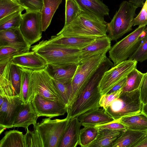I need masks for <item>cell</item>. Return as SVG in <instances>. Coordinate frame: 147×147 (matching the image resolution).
<instances>
[{"mask_svg":"<svg viewBox=\"0 0 147 147\" xmlns=\"http://www.w3.org/2000/svg\"><path fill=\"white\" fill-rule=\"evenodd\" d=\"M113 66V63L107 57L75 101L67 107V116L70 119L100 107L99 102L102 95L99 84L104 73Z\"/></svg>","mask_w":147,"mask_h":147,"instance_id":"1","label":"cell"},{"mask_svg":"<svg viewBox=\"0 0 147 147\" xmlns=\"http://www.w3.org/2000/svg\"><path fill=\"white\" fill-rule=\"evenodd\" d=\"M108 23L81 10L74 20L56 35L61 37L96 38L107 35Z\"/></svg>","mask_w":147,"mask_h":147,"instance_id":"2","label":"cell"},{"mask_svg":"<svg viewBox=\"0 0 147 147\" xmlns=\"http://www.w3.org/2000/svg\"><path fill=\"white\" fill-rule=\"evenodd\" d=\"M32 51L42 57L47 64L59 65L80 63V49L66 47L42 40L32 47Z\"/></svg>","mask_w":147,"mask_h":147,"instance_id":"3","label":"cell"},{"mask_svg":"<svg viewBox=\"0 0 147 147\" xmlns=\"http://www.w3.org/2000/svg\"><path fill=\"white\" fill-rule=\"evenodd\" d=\"M107 57L106 53L93 57L78 64L71 83L68 106L75 101Z\"/></svg>","mask_w":147,"mask_h":147,"instance_id":"4","label":"cell"},{"mask_svg":"<svg viewBox=\"0 0 147 147\" xmlns=\"http://www.w3.org/2000/svg\"><path fill=\"white\" fill-rule=\"evenodd\" d=\"M137 8L129 1H124L121 3L112 20L107 24V36L111 41L117 40L132 30Z\"/></svg>","mask_w":147,"mask_h":147,"instance_id":"5","label":"cell"},{"mask_svg":"<svg viewBox=\"0 0 147 147\" xmlns=\"http://www.w3.org/2000/svg\"><path fill=\"white\" fill-rule=\"evenodd\" d=\"M143 106L138 88L129 92H122L106 111L114 121H119L123 117L142 112Z\"/></svg>","mask_w":147,"mask_h":147,"instance_id":"6","label":"cell"},{"mask_svg":"<svg viewBox=\"0 0 147 147\" xmlns=\"http://www.w3.org/2000/svg\"><path fill=\"white\" fill-rule=\"evenodd\" d=\"M147 35V26H138L134 31L111 47L109 57L113 66L127 60L135 51Z\"/></svg>","mask_w":147,"mask_h":147,"instance_id":"7","label":"cell"},{"mask_svg":"<svg viewBox=\"0 0 147 147\" xmlns=\"http://www.w3.org/2000/svg\"><path fill=\"white\" fill-rule=\"evenodd\" d=\"M70 120L45 118L33 125L37 130L43 147H59L63 135Z\"/></svg>","mask_w":147,"mask_h":147,"instance_id":"8","label":"cell"},{"mask_svg":"<svg viewBox=\"0 0 147 147\" xmlns=\"http://www.w3.org/2000/svg\"><path fill=\"white\" fill-rule=\"evenodd\" d=\"M35 94L50 100L63 102L55 87L53 79L45 68L32 71L29 83L28 102L31 101Z\"/></svg>","mask_w":147,"mask_h":147,"instance_id":"9","label":"cell"},{"mask_svg":"<svg viewBox=\"0 0 147 147\" xmlns=\"http://www.w3.org/2000/svg\"><path fill=\"white\" fill-rule=\"evenodd\" d=\"M137 62L134 60H127L113 66L106 71L98 85L102 95L107 93L132 70L136 68Z\"/></svg>","mask_w":147,"mask_h":147,"instance_id":"10","label":"cell"},{"mask_svg":"<svg viewBox=\"0 0 147 147\" xmlns=\"http://www.w3.org/2000/svg\"><path fill=\"white\" fill-rule=\"evenodd\" d=\"M19 28L30 46L39 41L42 38V32L40 13L26 12L22 14Z\"/></svg>","mask_w":147,"mask_h":147,"instance_id":"11","label":"cell"},{"mask_svg":"<svg viewBox=\"0 0 147 147\" xmlns=\"http://www.w3.org/2000/svg\"><path fill=\"white\" fill-rule=\"evenodd\" d=\"M31 101L39 117L51 118L67 113V107L62 101L50 100L37 94H34Z\"/></svg>","mask_w":147,"mask_h":147,"instance_id":"12","label":"cell"},{"mask_svg":"<svg viewBox=\"0 0 147 147\" xmlns=\"http://www.w3.org/2000/svg\"><path fill=\"white\" fill-rule=\"evenodd\" d=\"M24 102L19 96L4 98L0 106V133L6 128H12L14 121Z\"/></svg>","mask_w":147,"mask_h":147,"instance_id":"13","label":"cell"},{"mask_svg":"<svg viewBox=\"0 0 147 147\" xmlns=\"http://www.w3.org/2000/svg\"><path fill=\"white\" fill-rule=\"evenodd\" d=\"M1 46L13 47L23 53L29 51L31 47L19 27L0 31V47Z\"/></svg>","mask_w":147,"mask_h":147,"instance_id":"14","label":"cell"},{"mask_svg":"<svg viewBox=\"0 0 147 147\" xmlns=\"http://www.w3.org/2000/svg\"><path fill=\"white\" fill-rule=\"evenodd\" d=\"M111 47V41L107 35L96 38L80 49V63L93 57L106 54Z\"/></svg>","mask_w":147,"mask_h":147,"instance_id":"15","label":"cell"},{"mask_svg":"<svg viewBox=\"0 0 147 147\" xmlns=\"http://www.w3.org/2000/svg\"><path fill=\"white\" fill-rule=\"evenodd\" d=\"M11 60L13 63L20 67L32 70L45 68L47 65L42 57L32 51L13 56Z\"/></svg>","mask_w":147,"mask_h":147,"instance_id":"16","label":"cell"},{"mask_svg":"<svg viewBox=\"0 0 147 147\" xmlns=\"http://www.w3.org/2000/svg\"><path fill=\"white\" fill-rule=\"evenodd\" d=\"M78 65L73 63L59 65L47 64L45 68L53 79L65 83L72 82Z\"/></svg>","mask_w":147,"mask_h":147,"instance_id":"17","label":"cell"},{"mask_svg":"<svg viewBox=\"0 0 147 147\" xmlns=\"http://www.w3.org/2000/svg\"><path fill=\"white\" fill-rule=\"evenodd\" d=\"M38 117L31 101L23 102L14 121L12 128L22 127L27 129L30 125H34L37 123Z\"/></svg>","mask_w":147,"mask_h":147,"instance_id":"18","label":"cell"},{"mask_svg":"<svg viewBox=\"0 0 147 147\" xmlns=\"http://www.w3.org/2000/svg\"><path fill=\"white\" fill-rule=\"evenodd\" d=\"M78 117L82 125L84 127L95 126L114 121L104 109L100 108L88 111Z\"/></svg>","mask_w":147,"mask_h":147,"instance_id":"19","label":"cell"},{"mask_svg":"<svg viewBox=\"0 0 147 147\" xmlns=\"http://www.w3.org/2000/svg\"><path fill=\"white\" fill-rule=\"evenodd\" d=\"M81 10L100 19L105 20L109 16V9L100 0H74Z\"/></svg>","mask_w":147,"mask_h":147,"instance_id":"20","label":"cell"},{"mask_svg":"<svg viewBox=\"0 0 147 147\" xmlns=\"http://www.w3.org/2000/svg\"><path fill=\"white\" fill-rule=\"evenodd\" d=\"M82 125L78 117L70 119L62 137L59 147H76L79 145Z\"/></svg>","mask_w":147,"mask_h":147,"instance_id":"21","label":"cell"},{"mask_svg":"<svg viewBox=\"0 0 147 147\" xmlns=\"http://www.w3.org/2000/svg\"><path fill=\"white\" fill-rule=\"evenodd\" d=\"M96 38L75 37H61L53 36L48 40L51 43L66 47L81 49L85 47Z\"/></svg>","mask_w":147,"mask_h":147,"instance_id":"22","label":"cell"},{"mask_svg":"<svg viewBox=\"0 0 147 147\" xmlns=\"http://www.w3.org/2000/svg\"><path fill=\"white\" fill-rule=\"evenodd\" d=\"M147 131L127 129L113 144L112 147H133L146 135Z\"/></svg>","mask_w":147,"mask_h":147,"instance_id":"23","label":"cell"},{"mask_svg":"<svg viewBox=\"0 0 147 147\" xmlns=\"http://www.w3.org/2000/svg\"><path fill=\"white\" fill-rule=\"evenodd\" d=\"M123 132L99 129L96 138L88 147H112L113 144Z\"/></svg>","mask_w":147,"mask_h":147,"instance_id":"24","label":"cell"},{"mask_svg":"<svg viewBox=\"0 0 147 147\" xmlns=\"http://www.w3.org/2000/svg\"><path fill=\"white\" fill-rule=\"evenodd\" d=\"M119 121L126 129L139 131H147V116L142 112L137 114L123 117Z\"/></svg>","mask_w":147,"mask_h":147,"instance_id":"25","label":"cell"},{"mask_svg":"<svg viewBox=\"0 0 147 147\" xmlns=\"http://www.w3.org/2000/svg\"><path fill=\"white\" fill-rule=\"evenodd\" d=\"M63 0H43V5L40 12L42 31H46L55 11Z\"/></svg>","mask_w":147,"mask_h":147,"instance_id":"26","label":"cell"},{"mask_svg":"<svg viewBox=\"0 0 147 147\" xmlns=\"http://www.w3.org/2000/svg\"><path fill=\"white\" fill-rule=\"evenodd\" d=\"M12 59L0 72V96L11 98L15 96L14 90L10 77V70Z\"/></svg>","mask_w":147,"mask_h":147,"instance_id":"27","label":"cell"},{"mask_svg":"<svg viewBox=\"0 0 147 147\" xmlns=\"http://www.w3.org/2000/svg\"><path fill=\"white\" fill-rule=\"evenodd\" d=\"M0 147H25L24 135L17 130L5 131L0 141Z\"/></svg>","mask_w":147,"mask_h":147,"instance_id":"28","label":"cell"},{"mask_svg":"<svg viewBox=\"0 0 147 147\" xmlns=\"http://www.w3.org/2000/svg\"><path fill=\"white\" fill-rule=\"evenodd\" d=\"M99 129L95 126H84L80 130L79 145L88 147L96 138Z\"/></svg>","mask_w":147,"mask_h":147,"instance_id":"29","label":"cell"},{"mask_svg":"<svg viewBox=\"0 0 147 147\" xmlns=\"http://www.w3.org/2000/svg\"><path fill=\"white\" fill-rule=\"evenodd\" d=\"M144 74L136 68L132 70L127 76L122 92H129L139 88Z\"/></svg>","mask_w":147,"mask_h":147,"instance_id":"30","label":"cell"},{"mask_svg":"<svg viewBox=\"0 0 147 147\" xmlns=\"http://www.w3.org/2000/svg\"><path fill=\"white\" fill-rule=\"evenodd\" d=\"M22 12H15L0 19V31L19 27L22 20Z\"/></svg>","mask_w":147,"mask_h":147,"instance_id":"31","label":"cell"},{"mask_svg":"<svg viewBox=\"0 0 147 147\" xmlns=\"http://www.w3.org/2000/svg\"><path fill=\"white\" fill-rule=\"evenodd\" d=\"M24 9L17 0H0V19L14 12L22 11Z\"/></svg>","mask_w":147,"mask_h":147,"instance_id":"32","label":"cell"},{"mask_svg":"<svg viewBox=\"0 0 147 147\" xmlns=\"http://www.w3.org/2000/svg\"><path fill=\"white\" fill-rule=\"evenodd\" d=\"M21 80L19 97L24 103L28 102L29 81L32 70L21 67Z\"/></svg>","mask_w":147,"mask_h":147,"instance_id":"33","label":"cell"},{"mask_svg":"<svg viewBox=\"0 0 147 147\" xmlns=\"http://www.w3.org/2000/svg\"><path fill=\"white\" fill-rule=\"evenodd\" d=\"M80 11L79 6L74 0H65V22L64 27L72 22Z\"/></svg>","mask_w":147,"mask_h":147,"instance_id":"34","label":"cell"},{"mask_svg":"<svg viewBox=\"0 0 147 147\" xmlns=\"http://www.w3.org/2000/svg\"><path fill=\"white\" fill-rule=\"evenodd\" d=\"M10 77L15 95L19 96L21 80V67L14 64L12 62L10 68Z\"/></svg>","mask_w":147,"mask_h":147,"instance_id":"35","label":"cell"},{"mask_svg":"<svg viewBox=\"0 0 147 147\" xmlns=\"http://www.w3.org/2000/svg\"><path fill=\"white\" fill-rule=\"evenodd\" d=\"M32 131L27 129L24 135L25 147H43L42 141L36 129L33 127Z\"/></svg>","mask_w":147,"mask_h":147,"instance_id":"36","label":"cell"},{"mask_svg":"<svg viewBox=\"0 0 147 147\" xmlns=\"http://www.w3.org/2000/svg\"><path fill=\"white\" fill-rule=\"evenodd\" d=\"M53 80L61 100L67 107L70 96L71 82L63 83L53 79Z\"/></svg>","mask_w":147,"mask_h":147,"instance_id":"37","label":"cell"},{"mask_svg":"<svg viewBox=\"0 0 147 147\" xmlns=\"http://www.w3.org/2000/svg\"><path fill=\"white\" fill-rule=\"evenodd\" d=\"M128 59L134 60L140 62L147 60V35L143 39L137 49L129 57Z\"/></svg>","mask_w":147,"mask_h":147,"instance_id":"38","label":"cell"},{"mask_svg":"<svg viewBox=\"0 0 147 147\" xmlns=\"http://www.w3.org/2000/svg\"><path fill=\"white\" fill-rule=\"evenodd\" d=\"M26 12L40 13L43 5V0H18Z\"/></svg>","mask_w":147,"mask_h":147,"instance_id":"39","label":"cell"},{"mask_svg":"<svg viewBox=\"0 0 147 147\" xmlns=\"http://www.w3.org/2000/svg\"><path fill=\"white\" fill-rule=\"evenodd\" d=\"M122 92V88L116 91L107 93L102 95L99 102L100 107H102L105 111L115 99L118 97Z\"/></svg>","mask_w":147,"mask_h":147,"instance_id":"40","label":"cell"},{"mask_svg":"<svg viewBox=\"0 0 147 147\" xmlns=\"http://www.w3.org/2000/svg\"><path fill=\"white\" fill-rule=\"evenodd\" d=\"M133 26H146L147 25V0L142 7L140 13L133 21Z\"/></svg>","mask_w":147,"mask_h":147,"instance_id":"41","label":"cell"},{"mask_svg":"<svg viewBox=\"0 0 147 147\" xmlns=\"http://www.w3.org/2000/svg\"><path fill=\"white\" fill-rule=\"evenodd\" d=\"M22 53L23 52L11 47H0V60L11 58L13 56Z\"/></svg>","mask_w":147,"mask_h":147,"instance_id":"42","label":"cell"},{"mask_svg":"<svg viewBox=\"0 0 147 147\" xmlns=\"http://www.w3.org/2000/svg\"><path fill=\"white\" fill-rule=\"evenodd\" d=\"M99 129H107L112 130L124 131L126 129L125 126L119 121H114L105 124L95 126Z\"/></svg>","mask_w":147,"mask_h":147,"instance_id":"43","label":"cell"},{"mask_svg":"<svg viewBox=\"0 0 147 147\" xmlns=\"http://www.w3.org/2000/svg\"><path fill=\"white\" fill-rule=\"evenodd\" d=\"M139 89L141 101L143 105L147 103V72L144 74Z\"/></svg>","mask_w":147,"mask_h":147,"instance_id":"44","label":"cell"},{"mask_svg":"<svg viewBox=\"0 0 147 147\" xmlns=\"http://www.w3.org/2000/svg\"><path fill=\"white\" fill-rule=\"evenodd\" d=\"M126 79L127 76L117 83L107 93H110L122 88L125 83Z\"/></svg>","mask_w":147,"mask_h":147,"instance_id":"45","label":"cell"},{"mask_svg":"<svg viewBox=\"0 0 147 147\" xmlns=\"http://www.w3.org/2000/svg\"><path fill=\"white\" fill-rule=\"evenodd\" d=\"M133 147H147V133L145 136Z\"/></svg>","mask_w":147,"mask_h":147,"instance_id":"46","label":"cell"},{"mask_svg":"<svg viewBox=\"0 0 147 147\" xmlns=\"http://www.w3.org/2000/svg\"><path fill=\"white\" fill-rule=\"evenodd\" d=\"M146 0H128V1L137 8L142 7Z\"/></svg>","mask_w":147,"mask_h":147,"instance_id":"47","label":"cell"},{"mask_svg":"<svg viewBox=\"0 0 147 147\" xmlns=\"http://www.w3.org/2000/svg\"><path fill=\"white\" fill-rule=\"evenodd\" d=\"M142 112L147 116V103L143 105Z\"/></svg>","mask_w":147,"mask_h":147,"instance_id":"48","label":"cell"},{"mask_svg":"<svg viewBox=\"0 0 147 147\" xmlns=\"http://www.w3.org/2000/svg\"><path fill=\"white\" fill-rule=\"evenodd\" d=\"M4 98L2 96H0V106L1 105L4 101Z\"/></svg>","mask_w":147,"mask_h":147,"instance_id":"49","label":"cell"},{"mask_svg":"<svg viewBox=\"0 0 147 147\" xmlns=\"http://www.w3.org/2000/svg\"></svg>","mask_w":147,"mask_h":147,"instance_id":"50","label":"cell"}]
</instances>
